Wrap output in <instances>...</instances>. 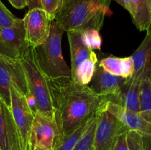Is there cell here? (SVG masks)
<instances>
[{
  "label": "cell",
  "instance_id": "cell-18",
  "mask_svg": "<svg viewBox=\"0 0 151 150\" xmlns=\"http://www.w3.org/2000/svg\"><path fill=\"white\" fill-rule=\"evenodd\" d=\"M128 12L137 29L147 30L151 24V0H131Z\"/></svg>",
  "mask_w": 151,
  "mask_h": 150
},
{
  "label": "cell",
  "instance_id": "cell-32",
  "mask_svg": "<svg viewBox=\"0 0 151 150\" xmlns=\"http://www.w3.org/2000/svg\"><path fill=\"white\" fill-rule=\"evenodd\" d=\"M31 150H53V149H45V148H42V147L37 146H34L32 147Z\"/></svg>",
  "mask_w": 151,
  "mask_h": 150
},
{
  "label": "cell",
  "instance_id": "cell-2",
  "mask_svg": "<svg viewBox=\"0 0 151 150\" xmlns=\"http://www.w3.org/2000/svg\"><path fill=\"white\" fill-rule=\"evenodd\" d=\"M111 0H64L55 18L63 31H100L106 15L111 14Z\"/></svg>",
  "mask_w": 151,
  "mask_h": 150
},
{
  "label": "cell",
  "instance_id": "cell-34",
  "mask_svg": "<svg viewBox=\"0 0 151 150\" xmlns=\"http://www.w3.org/2000/svg\"><path fill=\"white\" fill-rule=\"evenodd\" d=\"M149 79H150V83H151V71H150V76H149Z\"/></svg>",
  "mask_w": 151,
  "mask_h": 150
},
{
  "label": "cell",
  "instance_id": "cell-26",
  "mask_svg": "<svg viewBox=\"0 0 151 150\" xmlns=\"http://www.w3.org/2000/svg\"><path fill=\"white\" fill-rule=\"evenodd\" d=\"M64 0H40V7L50 17L55 19L61 9Z\"/></svg>",
  "mask_w": 151,
  "mask_h": 150
},
{
  "label": "cell",
  "instance_id": "cell-28",
  "mask_svg": "<svg viewBox=\"0 0 151 150\" xmlns=\"http://www.w3.org/2000/svg\"><path fill=\"white\" fill-rule=\"evenodd\" d=\"M13 7L16 9H23L28 6V0H8Z\"/></svg>",
  "mask_w": 151,
  "mask_h": 150
},
{
  "label": "cell",
  "instance_id": "cell-5",
  "mask_svg": "<svg viewBox=\"0 0 151 150\" xmlns=\"http://www.w3.org/2000/svg\"><path fill=\"white\" fill-rule=\"evenodd\" d=\"M12 86L24 96L29 94L24 71L20 60L0 55V99L10 108Z\"/></svg>",
  "mask_w": 151,
  "mask_h": 150
},
{
  "label": "cell",
  "instance_id": "cell-1",
  "mask_svg": "<svg viewBox=\"0 0 151 150\" xmlns=\"http://www.w3.org/2000/svg\"><path fill=\"white\" fill-rule=\"evenodd\" d=\"M48 82L58 131L55 149L63 137L91 120L106 101L89 86L78 83L72 76L48 78Z\"/></svg>",
  "mask_w": 151,
  "mask_h": 150
},
{
  "label": "cell",
  "instance_id": "cell-16",
  "mask_svg": "<svg viewBox=\"0 0 151 150\" xmlns=\"http://www.w3.org/2000/svg\"><path fill=\"white\" fill-rule=\"evenodd\" d=\"M98 65L111 74L125 79L132 77L134 71L131 57H117L111 55L102 59Z\"/></svg>",
  "mask_w": 151,
  "mask_h": 150
},
{
  "label": "cell",
  "instance_id": "cell-33",
  "mask_svg": "<svg viewBox=\"0 0 151 150\" xmlns=\"http://www.w3.org/2000/svg\"><path fill=\"white\" fill-rule=\"evenodd\" d=\"M146 31H147V33H149L150 35H151V24H150V25L149 26V27L147 28V29Z\"/></svg>",
  "mask_w": 151,
  "mask_h": 150
},
{
  "label": "cell",
  "instance_id": "cell-11",
  "mask_svg": "<svg viewBox=\"0 0 151 150\" xmlns=\"http://www.w3.org/2000/svg\"><path fill=\"white\" fill-rule=\"evenodd\" d=\"M57 141L58 131L55 123L41 113H35L31 131V149L37 146L54 150Z\"/></svg>",
  "mask_w": 151,
  "mask_h": 150
},
{
  "label": "cell",
  "instance_id": "cell-30",
  "mask_svg": "<svg viewBox=\"0 0 151 150\" xmlns=\"http://www.w3.org/2000/svg\"><path fill=\"white\" fill-rule=\"evenodd\" d=\"M28 8L29 10L35 7H40V0H28Z\"/></svg>",
  "mask_w": 151,
  "mask_h": 150
},
{
  "label": "cell",
  "instance_id": "cell-27",
  "mask_svg": "<svg viewBox=\"0 0 151 150\" xmlns=\"http://www.w3.org/2000/svg\"><path fill=\"white\" fill-rule=\"evenodd\" d=\"M128 130L122 132L117 137L112 150H129L128 141H127V131Z\"/></svg>",
  "mask_w": 151,
  "mask_h": 150
},
{
  "label": "cell",
  "instance_id": "cell-8",
  "mask_svg": "<svg viewBox=\"0 0 151 150\" xmlns=\"http://www.w3.org/2000/svg\"><path fill=\"white\" fill-rule=\"evenodd\" d=\"M22 20L29 46L35 48L47 39L53 19L42 8L30 9Z\"/></svg>",
  "mask_w": 151,
  "mask_h": 150
},
{
  "label": "cell",
  "instance_id": "cell-6",
  "mask_svg": "<svg viewBox=\"0 0 151 150\" xmlns=\"http://www.w3.org/2000/svg\"><path fill=\"white\" fill-rule=\"evenodd\" d=\"M10 110L16 126L21 150H31V131L35 113L23 94L13 86L10 88Z\"/></svg>",
  "mask_w": 151,
  "mask_h": 150
},
{
  "label": "cell",
  "instance_id": "cell-25",
  "mask_svg": "<svg viewBox=\"0 0 151 150\" xmlns=\"http://www.w3.org/2000/svg\"><path fill=\"white\" fill-rule=\"evenodd\" d=\"M20 20L21 19L16 18L0 1V28L11 27Z\"/></svg>",
  "mask_w": 151,
  "mask_h": 150
},
{
  "label": "cell",
  "instance_id": "cell-13",
  "mask_svg": "<svg viewBox=\"0 0 151 150\" xmlns=\"http://www.w3.org/2000/svg\"><path fill=\"white\" fill-rule=\"evenodd\" d=\"M103 107L117 118L128 129L137 131L145 136H151V124L145 120L139 113L109 101H106Z\"/></svg>",
  "mask_w": 151,
  "mask_h": 150
},
{
  "label": "cell",
  "instance_id": "cell-17",
  "mask_svg": "<svg viewBox=\"0 0 151 150\" xmlns=\"http://www.w3.org/2000/svg\"><path fill=\"white\" fill-rule=\"evenodd\" d=\"M67 32L71 53V76L82 62L89 57L92 50L89 49L83 43L81 32L69 31Z\"/></svg>",
  "mask_w": 151,
  "mask_h": 150
},
{
  "label": "cell",
  "instance_id": "cell-24",
  "mask_svg": "<svg viewBox=\"0 0 151 150\" xmlns=\"http://www.w3.org/2000/svg\"><path fill=\"white\" fill-rule=\"evenodd\" d=\"M127 141L129 150H146L144 135L137 131H127Z\"/></svg>",
  "mask_w": 151,
  "mask_h": 150
},
{
  "label": "cell",
  "instance_id": "cell-10",
  "mask_svg": "<svg viewBox=\"0 0 151 150\" xmlns=\"http://www.w3.org/2000/svg\"><path fill=\"white\" fill-rule=\"evenodd\" d=\"M125 80V78L111 74L97 64L89 88L105 101H111L119 94Z\"/></svg>",
  "mask_w": 151,
  "mask_h": 150
},
{
  "label": "cell",
  "instance_id": "cell-29",
  "mask_svg": "<svg viewBox=\"0 0 151 150\" xmlns=\"http://www.w3.org/2000/svg\"><path fill=\"white\" fill-rule=\"evenodd\" d=\"M114 1L117 2L118 4H120L122 7H123L125 10H127L128 11L131 0H114Z\"/></svg>",
  "mask_w": 151,
  "mask_h": 150
},
{
  "label": "cell",
  "instance_id": "cell-19",
  "mask_svg": "<svg viewBox=\"0 0 151 150\" xmlns=\"http://www.w3.org/2000/svg\"><path fill=\"white\" fill-rule=\"evenodd\" d=\"M98 64V58L94 51H91L89 57L81 63L72 74L74 81L83 85H88L91 82L96 68Z\"/></svg>",
  "mask_w": 151,
  "mask_h": 150
},
{
  "label": "cell",
  "instance_id": "cell-9",
  "mask_svg": "<svg viewBox=\"0 0 151 150\" xmlns=\"http://www.w3.org/2000/svg\"><path fill=\"white\" fill-rule=\"evenodd\" d=\"M29 47L22 19L11 27L0 28L1 56L14 60L20 59Z\"/></svg>",
  "mask_w": 151,
  "mask_h": 150
},
{
  "label": "cell",
  "instance_id": "cell-12",
  "mask_svg": "<svg viewBox=\"0 0 151 150\" xmlns=\"http://www.w3.org/2000/svg\"><path fill=\"white\" fill-rule=\"evenodd\" d=\"M0 150H21L20 141L10 107L0 99Z\"/></svg>",
  "mask_w": 151,
  "mask_h": 150
},
{
  "label": "cell",
  "instance_id": "cell-15",
  "mask_svg": "<svg viewBox=\"0 0 151 150\" xmlns=\"http://www.w3.org/2000/svg\"><path fill=\"white\" fill-rule=\"evenodd\" d=\"M131 57L134 68L132 78L142 81L149 77L151 71V35L147 33L142 44Z\"/></svg>",
  "mask_w": 151,
  "mask_h": 150
},
{
  "label": "cell",
  "instance_id": "cell-31",
  "mask_svg": "<svg viewBox=\"0 0 151 150\" xmlns=\"http://www.w3.org/2000/svg\"><path fill=\"white\" fill-rule=\"evenodd\" d=\"M146 150H151V136H144Z\"/></svg>",
  "mask_w": 151,
  "mask_h": 150
},
{
  "label": "cell",
  "instance_id": "cell-3",
  "mask_svg": "<svg viewBox=\"0 0 151 150\" xmlns=\"http://www.w3.org/2000/svg\"><path fill=\"white\" fill-rule=\"evenodd\" d=\"M19 60L24 71L29 93L35 99L37 113L55 122L48 77L38 65L33 47L29 46Z\"/></svg>",
  "mask_w": 151,
  "mask_h": 150
},
{
  "label": "cell",
  "instance_id": "cell-23",
  "mask_svg": "<svg viewBox=\"0 0 151 150\" xmlns=\"http://www.w3.org/2000/svg\"><path fill=\"white\" fill-rule=\"evenodd\" d=\"M81 38L85 46L89 49H100L102 44V38L98 30L88 29L81 32Z\"/></svg>",
  "mask_w": 151,
  "mask_h": 150
},
{
  "label": "cell",
  "instance_id": "cell-21",
  "mask_svg": "<svg viewBox=\"0 0 151 150\" xmlns=\"http://www.w3.org/2000/svg\"><path fill=\"white\" fill-rule=\"evenodd\" d=\"M97 113L91 121L89 126L72 150H94V141L97 124Z\"/></svg>",
  "mask_w": 151,
  "mask_h": 150
},
{
  "label": "cell",
  "instance_id": "cell-14",
  "mask_svg": "<svg viewBox=\"0 0 151 150\" xmlns=\"http://www.w3.org/2000/svg\"><path fill=\"white\" fill-rule=\"evenodd\" d=\"M142 81L134 78L125 79L122 85L119 93L112 99L114 104L135 113H139V91Z\"/></svg>",
  "mask_w": 151,
  "mask_h": 150
},
{
  "label": "cell",
  "instance_id": "cell-22",
  "mask_svg": "<svg viewBox=\"0 0 151 150\" xmlns=\"http://www.w3.org/2000/svg\"><path fill=\"white\" fill-rule=\"evenodd\" d=\"M91 119L88 121L86 122V123L83 124V125H81L78 129H77L75 131H74L72 134L63 137V140H62V141L60 142V144L58 146L57 148H56L55 150H72L73 149L74 147L75 146L77 143H78V141L80 140V138L82 137V135H83L84 132H86L87 128L88 127L90 123H91Z\"/></svg>",
  "mask_w": 151,
  "mask_h": 150
},
{
  "label": "cell",
  "instance_id": "cell-4",
  "mask_svg": "<svg viewBox=\"0 0 151 150\" xmlns=\"http://www.w3.org/2000/svg\"><path fill=\"white\" fill-rule=\"evenodd\" d=\"M63 33V29L60 25L53 19L47 39L34 48L38 65L48 78L71 76V69L62 54Z\"/></svg>",
  "mask_w": 151,
  "mask_h": 150
},
{
  "label": "cell",
  "instance_id": "cell-7",
  "mask_svg": "<svg viewBox=\"0 0 151 150\" xmlns=\"http://www.w3.org/2000/svg\"><path fill=\"white\" fill-rule=\"evenodd\" d=\"M128 128L103 107L97 113L94 133V150H112L117 137Z\"/></svg>",
  "mask_w": 151,
  "mask_h": 150
},
{
  "label": "cell",
  "instance_id": "cell-20",
  "mask_svg": "<svg viewBox=\"0 0 151 150\" xmlns=\"http://www.w3.org/2000/svg\"><path fill=\"white\" fill-rule=\"evenodd\" d=\"M140 116L151 124V83L149 77L142 79L139 91Z\"/></svg>",
  "mask_w": 151,
  "mask_h": 150
}]
</instances>
